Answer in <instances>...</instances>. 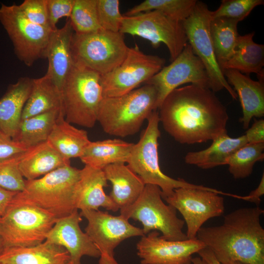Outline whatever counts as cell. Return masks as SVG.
<instances>
[{
    "label": "cell",
    "instance_id": "obj_18",
    "mask_svg": "<svg viewBox=\"0 0 264 264\" xmlns=\"http://www.w3.org/2000/svg\"><path fill=\"white\" fill-rule=\"evenodd\" d=\"M82 216L78 210L58 219L48 233L45 241L64 247L68 252L71 264H81L84 256L100 257V252L80 226Z\"/></svg>",
    "mask_w": 264,
    "mask_h": 264
},
{
    "label": "cell",
    "instance_id": "obj_5",
    "mask_svg": "<svg viewBox=\"0 0 264 264\" xmlns=\"http://www.w3.org/2000/svg\"><path fill=\"white\" fill-rule=\"evenodd\" d=\"M17 194L0 218V235L5 248L30 247L43 242L58 220Z\"/></svg>",
    "mask_w": 264,
    "mask_h": 264
},
{
    "label": "cell",
    "instance_id": "obj_6",
    "mask_svg": "<svg viewBox=\"0 0 264 264\" xmlns=\"http://www.w3.org/2000/svg\"><path fill=\"white\" fill-rule=\"evenodd\" d=\"M63 111L70 124L91 128L104 98L100 75L74 63L62 90Z\"/></svg>",
    "mask_w": 264,
    "mask_h": 264
},
{
    "label": "cell",
    "instance_id": "obj_29",
    "mask_svg": "<svg viewBox=\"0 0 264 264\" xmlns=\"http://www.w3.org/2000/svg\"><path fill=\"white\" fill-rule=\"evenodd\" d=\"M133 144L116 138L90 141L79 158L85 165L103 170L112 164L127 163Z\"/></svg>",
    "mask_w": 264,
    "mask_h": 264
},
{
    "label": "cell",
    "instance_id": "obj_3",
    "mask_svg": "<svg viewBox=\"0 0 264 264\" xmlns=\"http://www.w3.org/2000/svg\"><path fill=\"white\" fill-rule=\"evenodd\" d=\"M157 100L155 88L147 84L120 96L104 97L97 121L109 134L121 137L134 135L157 110Z\"/></svg>",
    "mask_w": 264,
    "mask_h": 264
},
{
    "label": "cell",
    "instance_id": "obj_38",
    "mask_svg": "<svg viewBox=\"0 0 264 264\" xmlns=\"http://www.w3.org/2000/svg\"><path fill=\"white\" fill-rule=\"evenodd\" d=\"M97 8L102 28L113 32H119L123 16L119 11V1L97 0Z\"/></svg>",
    "mask_w": 264,
    "mask_h": 264
},
{
    "label": "cell",
    "instance_id": "obj_23",
    "mask_svg": "<svg viewBox=\"0 0 264 264\" xmlns=\"http://www.w3.org/2000/svg\"><path fill=\"white\" fill-rule=\"evenodd\" d=\"M103 171L112 185L109 196L119 210L133 204L142 194L145 184L140 177L124 163L105 167Z\"/></svg>",
    "mask_w": 264,
    "mask_h": 264
},
{
    "label": "cell",
    "instance_id": "obj_28",
    "mask_svg": "<svg viewBox=\"0 0 264 264\" xmlns=\"http://www.w3.org/2000/svg\"><path fill=\"white\" fill-rule=\"evenodd\" d=\"M65 159L81 157L90 143L86 131L67 122L59 115L47 140Z\"/></svg>",
    "mask_w": 264,
    "mask_h": 264
},
{
    "label": "cell",
    "instance_id": "obj_49",
    "mask_svg": "<svg viewBox=\"0 0 264 264\" xmlns=\"http://www.w3.org/2000/svg\"><path fill=\"white\" fill-rule=\"evenodd\" d=\"M0 264H1L0 263Z\"/></svg>",
    "mask_w": 264,
    "mask_h": 264
},
{
    "label": "cell",
    "instance_id": "obj_33",
    "mask_svg": "<svg viewBox=\"0 0 264 264\" xmlns=\"http://www.w3.org/2000/svg\"><path fill=\"white\" fill-rule=\"evenodd\" d=\"M197 0H145L128 10L123 15L131 16L157 10L169 18L183 22L192 13Z\"/></svg>",
    "mask_w": 264,
    "mask_h": 264
},
{
    "label": "cell",
    "instance_id": "obj_48",
    "mask_svg": "<svg viewBox=\"0 0 264 264\" xmlns=\"http://www.w3.org/2000/svg\"><path fill=\"white\" fill-rule=\"evenodd\" d=\"M234 264H244L241 263H240V262H236Z\"/></svg>",
    "mask_w": 264,
    "mask_h": 264
},
{
    "label": "cell",
    "instance_id": "obj_44",
    "mask_svg": "<svg viewBox=\"0 0 264 264\" xmlns=\"http://www.w3.org/2000/svg\"><path fill=\"white\" fill-rule=\"evenodd\" d=\"M18 193L0 187V218L4 214L9 204Z\"/></svg>",
    "mask_w": 264,
    "mask_h": 264
},
{
    "label": "cell",
    "instance_id": "obj_36",
    "mask_svg": "<svg viewBox=\"0 0 264 264\" xmlns=\"http://www.w3.org/2000/svg\"><path fill=\"white\" fill-rule=\"evenodd\" d=\"M264 3V0H222L219 7L212 11V17L227 18L240 22L246 18L254 8Z\"/></svg>",
    "mask_w": 264,
    "mask_h": 264
},
{
    "label": "cell",
    "instance_id": "obj_4",
    "mask_svg": "<svg viewBox=\"0 0 264 264\" xmlns=\"http://www.w3.org/2000/svg\"><path fill=\"white\" fill-rule=\"evenodd\" d=\"M148 124L139 141L134 144L127 162L128 166L146 184L159 187L163 199L170 197L178 188H197L218 192V190L189 183L182 178L175 179L165 175L160 169L158 146L160 136L157 110L153 111L147 119Z\"/></svg>",
    "mask_w": 264,
    "mask_h": 264
},
{
    "label": "cell",
    "instance_id": "obj_15",
    "mask_svg": "<svg viewBox=\"0 0 264 264\" xmlns=\"http://www.w3.org/2000/svg\"><path fill=\"white\" fill-rule=\"evenodd\" d=\"M164 200L183 216L188 239L197 238L198 232L207 220L220 216L224 212L223 198L210 190L178 188Z\"/></svg>",
    "mask_w": 264,
    "mask_h": 264
},
{
    "label": "cell",
    "instance_id": "obj_2",
    "mask_svg": "<svg viewBox=\"0 0 264 264\" xmlns=\"http://www.w3.org/2000/svg\"><path fill=\"white\" fill-rule=\"evenodd\" d=\"M259 206L235 210L219 226L202 227L196 238L222 264H264V229Z\"/></svg>",
    "mask_w": 264,
    "mask_h": 264
},
{
    "label": "cell",
    "instance_id": "obj_32",
    "mask_svg": "<svg viewBox=\"0 0 264 264\" xmlns=\"http://www.w3.org/2000/svg\"><path fill=\"white\" fill-rule=\"evenodd\" d=\"M236 20L227 18H212L210 36L215 56L220 66L233 55L239 37Z\"/></svg>",
    "mask_w": 264,
    "mask_h": 264
},
{
    "label": "cell",
    "instance_id": "obj_22",
    "mask_svg": "<svg viewBox=\"0 0 264 264\" xmlns=\"http://www.w3.org/2000/svg\"><path fill=\"white\" fill-rule=\"evenodd\" d=\"M33 79L20 77L9 85L0 98V131L13 138L22 121L24 107L29 97Z\"/></svg>",
    "mask_w": 264,
    "mask_h": 264
},
{
    "label": "cell",
    "instance_id": "obj_20",
    "mask_svg": "<svg viewBox=\"0 0 264 264\" xmlns=\"http://www.w3.org/2000/svg\"><path fill=\"white\" fill-rule=\"evenodd\" d=\"M103 170L85 165L80 170L79 179L74 193L75 208L83 210H98L103 207L107 210L116 212L119 208L106 195L104 188L108 186Z\"/></svg>",
    "mask_w": 264,
    "mask_h": 264
},
{
    "label": "cell",
    "instance_id": "obj_35",
    "mask_svg": "<svg viewBox=\"0 0 264 264\" xmlns=\"http://www.w3.org/2000/svg\"><path fill=\"white\" fill-rule=\"evenodd\" d=\"M74 32L86 34L103 29L98 17L97 0H74L69 18Z\"/></svg>",
    "mask_w": 264,
    "mask_h": 264
},
{
    "label": "cell",
    "instance_id": "obj_9",
    "mask_svg": "<svg viewBox=\"0 0 264 264\" xmlns=\"http://www.w3.org/2000/svg\"><path fill=\"white\" fill-rule=\"evenodd\" d=\"M129 48L123 34L104 29L86 34L74 33L71 44L74 63L100 75L119 65Z\"/></svg>",
    "mask_w": 264,
    "mask_h": 264
},
{
    "label": "cell",
    "instance_id": "obj_37",
    "mask_svg": "<svg viewBox=\"0 0 264 264\" xmlns=\"http://www.w3.org/2000/svg\"><path fill=\"white\" fill-rule=\"evenodd\" d=\"M22 154L0 162V187L14 192L23 191L25 179L19 167Z\"/></svg>",
    "mask_w": 264,
    "mask_h": 264
},
{
    "label": "cell",
    "instance_id": "obj_42",
    "mask_svg": "<svg viewBox=\"0 0 264 264\" xmlns=\"http://www.w3.org/2000/svg\"><path fill=\"white\" fill-rule=\"evenodd\" d=\"M247 144L264 142V120H255L244 134Z\"/></svg>",
    "mask_w": 264,
    "mask_h": 264
},
{
    "label": "cell",
    "instance_id": "obj_46",
    "mask_svg": "<svg viewBox=\"0 0 264 264\" xmlns=\"http://www.w3.org/2000/svg\"><path fill=\"white\" fill-rule=\"evenodd\" d=\"M191 262L192 264H207L200 257L192 258Z\"/></svg>",
    "mask_w": 264,
    "mask_h": 264
},
{
    "label": "cell",
    "instance_id": "obj_39",
    "mask_svg": "<svg viewBox=\"0 0 264 264\" xmlns=\"http://www.w3.org/2000/svg\"><path fill=\"white\" fill-rule=\"evenodd\" d=\"M25 17L32 22L49 27L46 0H24L18 5Z\"/></svg>",
    "mask_w": 264,
    "mask_h": 264
},
{
    "label": "cell",
    "instance_id": "obj_34",
    "mask_svg": "<svg viewBox=\"0 0 264 264\" xmlns=\"http://www.w3.org/2000/svg\"><path fill=\"white\" fill-rule=\"evenodd\" d=\"M264 142L247 144L237 150L228 158L226 165L234 178L250 176L255 163L264 159Z\"/></svg>",
    "mask_w": 264,
    "mask_h": 264
},
{
    "label": "cell",
    "instance_id": "obj_8",
    "mask_svg": "<svg viewBox=\"0 0 264 264\" xmlns=\"http://www.w3.org/2000/svg\"><path fill=\"white\" fill-rule=\"evenodd\" d=\"M120 215L128 219L140 222L144 235L153 231H160L165 240L173 241L187 239L183 232L184 220L177 216V210L166 204L159 187L146 184L137 200L132 205L120 210Z\"/></svg>",
    "mask_w": 264,
    "mask_h": 264
},
{
    "label": "cell",
    "instance_id": "obj_11",
    "mask_svg": "<svg viewBox=\"0 0 264 264\" xmlns=\"http://www.w3.org/2000/svg\"><path fill=\"white\" fill-rule=\"evenodd\" d=\"M119 32L145 39L155 48L163 43L169 50L171 62L188 44L182 22L172 19L157 10L131 16L123 15Z\"/></svg>",
    "mask_w": 264,
    "mask_h": 264
},
{
    "label": "cell",
    "instance_id": "obj_16",
    "mask_svg": "<svg viewBox=\"0 0 264 264\" xmlns=\"http://www.w3.org/2000/svg\"><path fill=\"white\" fill-rule=\"evenodd\" d=\"M190 83L210 88L205 67L188 43L171 63L164 66L144 84L153 85L157 93V109L166 97L180 86Z\"/></svg>",
    "mask_w": 264,
    "mask_h": 264
},
{
    "label": "cell",
    "instance_id": "obj_1",
    "mask_svg": "<svg viewBox=\"0 0 264 264\" xmlns=\"http://www.w3.org/2000/svg\"><path fill=\"white\" fill-rule=\"evenodd\" d=\"M157 110L164 130L180 144L206 142L227 133V109L209 88L194 84L178 87Z\"/></svg>",
    "mask_w": 264,
    "mask_h": 264
},
{
    "label": "cell",
    "instance_id": "obj_24",
    "mask_svg": "<svg viewBox=\"0 0 264 264\" xmlns=\"http://www.w3.org/2000/svg\"><path fill=\"white\" fill-rule=\"evenodd\" d=\"M1 264H71L63 246L45 241L30 247H10L0 255Z\"/></svg>",
    "mask_w": 264,
    "mask_h": 264
},
{
    "label": "cell",
    "instance_id": "obj_45",
    "mask_svg": "<svg viewBox=\"0 0 264 264\" xmlns=\"http://www.w3.org/2000/svg\"><path fill=\"white\" fill-rule=\"evenodd\" d=\"M198 254L207 264H222L217 259L213 252L206 247L199 250Z\"/></svg>",
    "mask_w": 264,
    "mask_h": 264
},
{
    "label": "cell",
    "instance_id": "obj_43",
    "mask_svg": "<svg viewBox=\"0 0 264 264\" xmlns=\"http://www.w3.org/2000/svg\"><path fill=\"white\" fill-rule=\"evenodd\" d=\"M264 194V174H263L261 181L258 187L252 191L249 195L240 196V199L255 203L256 206H259L261 201V197Z\"/></svg>",
    "mask_w": 264,
    "mask_h": 264
},
{
    "label": "cell",
    "instance_id": "obj_27",
    "mask_svg": "<svg viewBox=\"0 0 264 264\" xmlns=\"http://www.w3.org/2000/svg\"><path fill=\"white\" fill-rule=\"evenodd\" d=\"M247 144L245 135L238 137H230L227 133L212 140L207 148L197 152L188 153L184 157L185 162L202 169H209L226 165L230 156L237 150Z\"/></svg>",
    "mask_w": 264,
    "mask_h": 264
},
{
    "label": "cell",
    "instance_id": "obj_31",
    "mask_svg": "<svg viewBox=\"0 0 264 264\" xmlns=\"http://www.w3.org/2000/svg\"><path fill=\"white\" fill-rule=\"evenodd\" d=\"M61 113L52 110L22 120L12 139L27 149L46 141Z\"/></svg>",
    "mask_w": 264,
    "mask_h": 264
},
{
    "label": "cell",
    "instance_id": "obj_30",
    "mask_svg": "<svg viewBox=\"0 0 264 264\" xmlns=\"http://www.w3.org/2000/svg\"><path fill=\"white\" fill-rule=\"evenodd\" d=\"M55 110H63L61 90L46 74L33 79L31 93L24 107L22 120Z\"/></svg>",
    "mask_w": 264,
    "mask_h": 264
},
{
    "label": "cell",
    "instance_id": "obj_12",
    "mask_svg": "<svg viewBox=\"0 0 264 264\" xmlns=\"http://www.w3.org/2000/svg\"><path fill=\"white\" fill-rule=\"evenodd\" d=\"M212 19V11L205 3L198 0L191 14L182 22L188 43L205 67L210 89L214 92L224 89L237 100L238 95L228 83L215 56L210 33Z\"/></svg>",
    "mask_w": 264,
    "mask_h": 264
},
{
    "label": "cell",
    "instance_id": "obj_10",
    "mask_svg": "<svg viewBox=\"0 0 264 264\" xmlns=\"http://www.w3.org/2000/svg\"><path fill=\"white\" fill-rule=\"evenodd\" d=\"M0 22L11 41L15 54L25 65L31 66L38 59L44 58L54 30L29 21L15 4H1Z\"/></svg>",
    "mask_w": 264,
    "mask_h": 264
},
{
    "label": "cell",
    "instance_id": "obj_40",
    "mask_svg": "<svg viewBox=\"0 0 264 264\" xmlns=\"http://www.w3.org/2000/svg\"><path fill=\"white\" fill-rule=\"evenodd\" d=\"M74 0H46L48 23L50 27L55 30L59 20L69 18Z\"/></svg>",
    "mask_w": 264,
    "mask_h": 264
},
{
    "label": "cell",
    "instance_id": "obj_25",
    "mask_svg": "<svg viewBox=\"0 0 264 264\" xmlns=\"http://www.w3.org/2000/svg\"><path fill=\"white\" fill-rule=\"evenodd\" d=\"M70 164L47 141L29 148L22 154L19 167L25 180L44 176L63 166Z\"/></svg>",
    "mask_w": 264,
    "mask_h": 264
},
{
    "label": "cell",
    "instance_id": "obj_26",
    "mask_svg": "<svg viewBox=\"0 0 264 264\" xmlns=\"http://www.w3.org/2000/svg\"><path fill=\"white\" fill-rule=\"evenodd\" d=\"M255 32L239 35L234 53L220 67L222 72L234 69L248 75L256 73L259 80H264V45L253 41Z\"/></svg>",
    "mask_w": 264,
    "mask_h": 264
},
{
    "label": "cell",
    "instance_id": "obj_7",
    "mask_svg": "<svg viewBox=\"0 0 264 264\" xmlns=\"http://www.w3.org/2000/svg\"><path fill=\"white\" fill-rule=\"evenodd\" d=\"M80 174V170L67 165L40 178L25 180L23 191L17 195L61 218L77 210L74 193Z\"/></svg>",
    "mask_w": 264,
    "mask_h": 264
},
{
    "label": "cell",
    "instance_id": "obj_41",
    "mask_svg": "<svg viewBox=\"0 0 264 264\" xmlns=\"http://www.w3.org/2000/svg\"><path fill=\"white\" fill-rule=\"evenodd\" d=\"M27 150L0 131V162L20 155Z\"/></svg>",
    "mask_w": 264,
    "mask_h": 264
},
{
    "label": "cell",
    "instance_id": "obj_47",
    "mask_svg": "<svg viewBox=\"0 0 264 264\" xmlns=\"http://www.w3.org/2000/svg\"><path fill=\"white\" fill-rule=\"evenodd\" d=\"M5 245L2 237L0 235V255L2 253L5 249Z\"/></svg>",
    "mask_w": 264,
    "mask_h": 264
},
{
    "label": "cell",
    "instance_id": "obj_13",
    "mask_svg": "<svg viewBox=\"0 0 264 264\" xmlns=\"http://www.w3.org/2000/svg\"><path fill=\"white\" fill-rule=\"evenodd\" d=\"M165 63L158 56L144 53L135 44L119 65L100 75L104 97L120 96L136 89L159 72Z\"/></svg>",
    "mask_w": 264,
    "mask_h": 264
},
{
    "label": "cell",
    "instance_id": "obj_21",
    "mask_svg": "<svg viewBox=\"0 0 264 264\" xmlns=\"http://www.w3.org/2000/svg\"><path fill=\"white\" fill-rule=\"evenodd\" d=\"M223 73L239 98L242 112L240 121L243 128L247 129L253 118L264 116V80L254 81L234 69L224 70Z\"/></svg>",
    "mask_w": 264,
    "mask_h": 264
},
{
    "label": "cell",
    "instance_id": "obj_17",
    "mask_svg": "<svg viewBox=\"0 0 264 264\" xmlns=\"http://www.w3.org/2000/svg\"><path fill=\"white\" fill-rule=\"evenodd\" d=\"M205 247L197 238L169 241L157 231L142 236L136 244L141 264H191L192 255Z\"/></svg>",
    "mask_w": 264,
    "mask_h": 264
},
{
    "label": "cell",
    "instance_id": "obj_19",
    "mask_svg": "<svg viewBox=\"0 0 264 264\" xmlns=\"http://www.w3.org/2000/svg\"><path fill=\"white\" fill-rule=\"evenodd\" d=\"M74 33L68 18L62 27L53 30L45 52L44 58L48 61L45 74L61 92L74 64L71 49Z\"/></svg>",
    "mask_w": 264,
    "mask_h": 264
},
{
    "label": "cell",
    "instance_id": "obj_14",
    "mask_svg": "<svg viewBox=\"0 0 264 264\" xmlns=\"http://www.w3.org/2000/svg\"><path fill=\"white\" fill-rule=\"evenodd\" d=\"M88 221L85 232L100 252L99 264H119L114 257V249L123 241L144 235L142 228L131 224L120 215L83 210L80 213Z\"/></svg>",
    "mask_w": 264,
    "mask_h": 264
}]
</instances>
